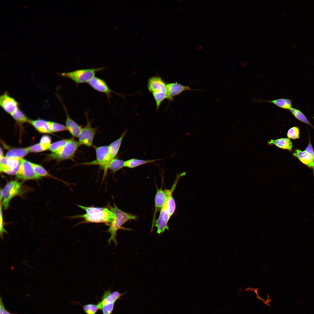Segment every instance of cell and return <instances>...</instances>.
Returning <instances> with one entry per match:
<instances>
[{"label":"cell","instance_id":"6da1fadb","mask_svg":"<svg viewBox=\"0 0 314 314\" xmlns=\"http://www.w3.org/2000/svg\"><path fill=\"white\" fill-rule=\"evenodd\" d=\"M84 210L86 213L71 216L72 218H80L83 221L79 224L85 223H104L110 226L113 221L114 214L109 209L105 207L86 206L78 205Z\"/></svg>","mask_w":314,"mask_h":314},{"label":"cell","instance_id":"7a4b0ae2","mask_svg":"<svg viewBox=\"0 0 314 314\" xmlns=\"http://www.w3.org/2000/svg\"><path fill=\"white\" fill-rule=\"evenodd\" d=\"M110 209L114 214L115 217L113 221L110 224L107 231L110 235L108 240L109 243L113 241L115 245L117 244L116 235L117 231L121 228L122 226L128 221L135 220L137 216L120 210L114 204L113 206H109Z\"/></svg>","mask_w":314,"mask_h":314},{"label":"cell","instance_id":"3957f363","mask_svg":"<svg viewBox=\"0 0 314 314\" xmlns=\"http://www.w3.org/2000/svg\"><path fill=\"white\" fill-rule=\"evenodd\" d=\"M104 67L81 69L60 74L62 76L69 78L77 84L88 83L98 72L104 69Z\"/></svg>","mask_w":314,"mask_h":314},{"label":"cell","instance_id":"277c9868","mask_svg":"<svg viewBox=\"0 0 314 314\" xmlns=\"http://www.w3.org/2000/svg\"><path fill=\"white\" fill-rule=\"evenodd\" d=\"M81 145L78 141L73 138H70L62 149L59 152L50 154L49 158L58 161L69 159L72 160L76 152Z\"/></svg>","mask_w":314,"mask_h":314},{"label":"cell","instance_id":"5b68a950","mask_svg":"<svg viewBox=\"0 0 314 314\" xmlns=\"http://www.w3.org/2000/svg\"><path fill=\"white\" fill-rule=\"evenodd\" d=\"M95 149L96 158L93 161L81 163L84 165H98L104 171V175L106 174L108 170L107 163L109 152V146H93Z\"/></svg>","mask_w":314,"mask_h":314},{"label":"cell","instance_id":"8992f818","mask_svg":"<svg viewBox=\"0 0 314 314\" xmlns=\"http://www.w3.org/2000/svg\"><path fill=\"white\" fill-rule=\"evenodd\" d=\"M85 114L87 118V124L81 129L78 138V141L81 145L90 147L92 145L97 128L92 127L91 122L89 120L88 114L85 112Z\"/></svg>","mask_w":314,"mask_h":314},{"label":"cell","instance_id":"52a82bcc","mask_svg":"<svg viewBox=\"0 0 314 314\" xmlns=\"http://www.w3.org/2000/svg\"><path fill=\"white\" fill-rule=\"evenodd\" d=\"M22 184V183L17 181H12L1 190L3 199V204L5 208L8 207L10 200L18 193Z\"/></svg>","mask_w":314,"mask_h":314},{"label":"cell","instance_id":"ba28073f","mask_svg":"<svg viewBox=\"0 0 314 314\" xmlns=\"http://www.w3.org/2000/svg\"><path fill=\"white\" fill-rule=\"evenodd\" d=\"M178 181L176 180L172 188L170 190L157 189L155 198V210L154 216L153 224L151 229L154 225L155 216L157 211L161 210L165 203L169 197L172 194Z\"/></svg>","mask_w":314,"mask_h":314},{"label":"cell","instance_id":"9c48e42d","mask_svg":"<svg viewBox=\"0 0 314 314\" xmlns=\"http://www.w3.org/2000/svg\"><path fill=\"white\" fill-rule=\"evenodd\" d=\"M16 175L17 178L24 180L38 179L40 178L35 172L31 162L23 159L20 160V167Z\"/></svg>","mask_w":314,"mask_h":314},{"label":"cell","instance_id":"30bf717a","mask_svg":"<svg viewBox=\"0 0 314 314\" xmlns=\"http://www.w3.org/2000/svg\"><path fill=\"white\" fill-rule=\"evenodd\" d=\"M0 106L3 110L10 115L19 108L18 102L5 92L0 96Z\"/></svg>","mask_w":314,"mask_h":314},{"label":"cell","instance_id":"8fae6325","mask_svg":"<svg viewBox=\"0 0 314 314\" xmlns=\"http://www.w3.org/2000/svg\"><path fill=\"white\" fill-rule=\"evenodd\" d=\"M88 83L95 90L105 94L108 100L111 97V93H115L110 89L103 79L99 77L94 76Z\"/></svg>","mask_w":314,"mask_h":314},{"label":"cell","instance_id":"7c38bea8","mask_svg":"<svg viewBox=\"0 0 314 314\" xmlns=\"http://www.w3.org/2000/svg\"><path fill=\"white\" fill-rule=\"evenodd\" d=\"M166 202L161 209L159 216L155 222V225L157 228V232L158 234L169 229L167 223L170 217L167 210Z\"/></svg>","mask_w":314,"mask_h":314},{"label":"cell","instance_id":"4fadbf2b","mask_svg":"<svg viewBox=\"0 0 314 314\" xmlns=\"http://www.w3.org/2000/svg\"><path fill=\"white\" fill-rule=\"evenodd\" d=\"M149 91L154 92H163L167 93V84L160 76H155L150 78L147 84Z\"/></svg>","mask_w":314,"mask_h":314},{"label":"cell","instance_id":"5bb4252c","mask_svg":"<svg viewBox=\"0 0 314 314\" xmlns=\"http://www.w3.org/2000/svg\"><path fill=\"white\" fill-rule=\"evenodd\" d=\"M167 99L170 101H173L174 97L184 91L196 90L191 88L188 86H184L177 83L167 84Z\"/></svg>","mask_w":314,"mask_h":314},{"label":"cell","instance_id":"9a60e30c","mask_svg":"<svg viewBox=\"0 0 314 314\" xmlns=\"http://www.w3.org/2000/svg\"><path fill=\"white\" fill-rule=\"evenodd\" d=\"M58 97L62 103L66 113V118L65 126L67 130L68 131L70 134L74 137L78 138L82 128L81 126L78 125L70 117L67 112V109L62 101L60 97Z\"/></svg>","mask_w":314,"mask_h":314},{"label":"cell","instance_id":"2e32d148","mask_svg":"<svg viewBox=\"0 0 314 314\" xmlns=\"http://www.w3.org/2000/svg\"><path fill=\"white\" fill-rule=\"evenodd\" d=\"M123 295L117 291L111 293L110 291H106L104 295L102 300L98 302L97 305L99 309L101 310L105 305L110 303H115L117 300Z\"/></svg>","mask_w":314,"mask_h":314},{"label":"cell","instance_id":"e0dca14e","mask_svg":"<svg viewBox=\"0 0 314 314\" xmlns=\"http://www.w3.org/2000/svg\"><path fill=\"white\" fill-rule=\"evenodd\" d=\"M293 155L303 164L312 169L314 176V163L308 154L305 150L302 151L299 149H295Z\"/></svg>","mask_w":314,"mask_h":314},{"label":"cell","instance_id":"ac0fdd59","mask_svg":"<svg viewBox=\"0 0 314 314\" xmlns=\"http://www.w3.org/2000/svg\"><path fill=\"white\" fill-rule=\"evenodd\" d=\"M30 123L39 132L42 133H52L49 121L43 119L30 120Z\"/></svg>","mask_w":314,"mask_h":314},{"label":"cell","instance_id":"d6986e66","mask_svg":"<svg viewBox=\"0 0 314 314\" xmlns=\"http://www.w3.org/2000/svg\"><path fill=\"white\" fill-rule=\"evenodd\" d=\"M268 143L270 145H274L277 147L283 149L291 151L292 149V144L289 138H282L275 140L272 139L269 140Z\"/></svg>","mask_w":314,"mask_h":314},{"label":"cell","instance_id":"ffe728a7","mask_svg":"<svg viewBox=\"0 0 314 314\" xmlns=\"http://www.w3.org/2000/svg\"><path fill=\"white\" fill-rule=\"evenodd\" d=\"M21 160L17 158H8L7 167L2 172L8 174H16L20 167Z\"/></svg>","mask_w":314,"mask_h":314},{"label":"cell","instance_id":"44dd1931","mask_svg":"<svg viewBox=\"0 0 314 314\" xmlns=\"http://www.w3.org/2000/svg\"><path fill=\"white\" fill-rule=\"evenodd\" d=\"M273 104L285 110H290L292 108V101L289 99L280 98L271 100L260 101Z\"/></svg>","mask_w":314,"mask_h":314},{"label":"cell","instance_id":"7402d4cb","mask_svg":"<svg viewBox=\"0 0 314 314\" xmlns=\"http://www.w3.org/2000/svg\"><path fill=\"white\" fill-rule=\"evenodd\" d=\"M160 160L161 159L144 160L131 158L125 161L124 166L130 168H133L145 164L152 163Z\"/></svg>","mask_w":314,"mask_h":314},{"label":"cell","instance_id":"603a6c76","mask_svg":"<svg viewBox=\"0 0 314 314\" xmlns=\"http://www.w3.org/2000/svg\"><path fill=\"white\" fill-rule=\"evenodd\" d=\"M29 152L27 148L12 149L7 152L6 157L8 158H17L21 159Z\"/></svg>","mask_w":314,"mask_h":314},{"label":"cell","instance_id":"cb8c5ba5","mask_svg":"<svg viewBox=\"0 0 314 314\" xmlns=\"http://www.w3.org/2000/svg\"><path fill=\"white\" fill-rule=\"evenodd\" d=\"M11 115L15 121L19 124H22L26 122H29L30 120L19 108L14 111Z\"/></svg>","mask_w":314,"mask_h":314},{"label":"cell","instance_id":"d4e9b609","mask_svg":"<svg viewBox=\"0 0 314 314\" xmlns=\"http://www.w3.org/2000/svg\"><path fill=\"white\" fill-rule=\"evenodd\" d=\"M289 110L294 117L298 120L311 126V124L310 121L301 111L297 109L292 108Z\"/></svg>","mask_w":314,"mask_h":314},{"label":"cell","instance_id":"484cf974","mask_svg":"<svg viewBox=\"0 0 314 314\" xmlns=\"http://www.w3.org/2000/svg\"><path fill=\"white\" fill-rule=\"evenodd\" d=\"M125 161L117 158H115L110 163L108 166L112 172L115 173L122 168L124 166Z\"/></svg>","mask_w":314,"mask_h":314},{"label":"cell","instance_id":"4316f807","mask_svg":"<svg viewBox=\"0 0 314 314\" xmlns=\"http://www.w3.org/2000/svg\"><path fill=\"white\" fill-rule=\"evenodd\" d=\"M69 138L62 140L54 142L51 144L49 149L53 153L59 151L68 141Z\"/></svg>","mask_w":314,"mask_h":314},{"label":"cell","instance_id":"83f0119b","mask_svg":"<svg viewBox=\"0 0 314 314\" xmlns=\"http://www.w3.org/2000/svg\"><path fill=\"white\" fill-rule=\"evenodd\" d=\"M155 100L156 110H158L163 101L167 99V93L163 92H154L152 93Z\"/></svg>","mask_w":314,"mask_h":314},{"label":"cell","instance_id":"f1b7e54d","mask_svg":"<svg viewBox=\"0 0 314 314\" xmlns=\"http://www.w3.org/2000/svg\"><path fill=\"white\" fill-rule=\"evenodd\" d=\"M32 165L36 174L40 177L52 176L41 166L31 163Z\"/></svg>","mask_w":314,"mask_h":314},{"label":"cell","instance_id":"f546056e","mask_svg":"<svg viewBox=\"0 0 314 314\" xmlns=\"http://www.w3.org/2000/svg\"><path fill=\"white\" fill-rule=\"evenodd\" d=\"M167 210L170 217L174 213L176 208V204L172 195L168 197L166 202Z\"/></svg>","mask_w":314,"mask_h":314},{"label":"cell","instance_id":"4dcf8cb0","mask_svg":"<svg viewBox=\"0 0 314 314\" xmlns=\"http://www.w3.org/2000/svg\"><path fill=\"white\" fill-rule=\"evenodd\" d=\"M287 136L289 139L296 140L300 138V131L297 126H294L290 129L287 133Z\"/></svg>","mask_w":314,"mask_h":314},{"label":"cell","instance_id":"1f68e13d","mask_svg":"<svg viewBox=\"0 0 314 314\" xmlns=\"http://www.w3.org/2000/svg\"><path fill=\"white\" fill-rule=\"evenodd\" d=\"M51 142L50 137L48 135H45L42 137L39 143L43 150L44 151L49 149L51 145Z\"/></svg>","mask_w":314,"mask_h":314},{"label":"cell","instance_id":"d6a6232c","mask_svg":"<svg viewBox=\"0 0 314 314\" xmlns=\"http://www.w3.org/2000/svg\"><path fill=\"white\" fill-rule=\"evenodd\" d=\"M49 124L52 132L67 130L66 126L62 124L50 121Z\"/></svg>","mask_w":314,"mask_h":314},{"label":"cell","instance_id":"836d02e7","mask_svg":"<svg viewBox=\"0 0 314 314\" xmlns=\"http://www.w3.org/2000/svg\"><path fill=\"white\" fill-rule=\"evenodd\" d=\"M83 309L86 314H95L99 309L97 304H93L85 305Z\"/></svg>","mask_w":314,"mask_h":314},{"label":"cell","instance_id":"e575fe53","mask_svg":"<svg viewBox=\"0 0 314 314\" xmlns=\"http://www.w3.org/2000/svg\"><path fill=\"white\" fill-rule=\"evenodd\" d=\"M115 303H110L104 305L101 310L103 314H111L114 308Z\"/></svg>","mask_w":314,"mask_h":314},{"label":"cell","instance_id":"d590c367","mask_svg":"<svg viewBox=\"0 0 314 314\" xmlns=\"http://www.w3.org/2000/svg\"><path fill=\"white\" fill-rule=\"evenodd\" d=\"M29 152H38L44 151L40 143L27 147Z\"/></svg>","mask_w":314,"mask_h":314},{"label":"cell","instance_id":"8d00e7d4","mask_svg":"<svg viewBox=\"0 0 314 314\" xmlns=\"http://www.w3.org/2000/svg\"><path fill=\"white\" fill-rule=\"evenodd\" d=\"M305 151L309 155L313 162L314 163V151L310 143H309Z\"/></svg>","mask_w":314,"mask_h":314},{"label":"cell","instance_id":"74e56055","mask_svg":"<svg viewBox=\"0 0 314 314\" xmlns=\"http://www.w3.org/2000/svg\"><path fill=\"white\" fill-rule=\"evenodd\" d=\"M5 232H6V231L5 229L3 227V214L1 210V205L0 216V233L1 238H2L3 237V234Z\"/></svg>","mask_w":314,"mask_h":314},{"label":"cell","instance_id":"f35d334b","mask_svg":"<svg viewBox=\"0 0 314 314\" xmlns=\"http://www.w3.org/2000/svg\"><path fill=\"white\" fill-rule=\"evenodd\" d=\"M5 308L3 301L0 298V314H2L4 309Z\"/></svg>","mask_w":314,"mask_h":314},{"label":"cell","instance_id":"ab89813d","mask_svg":"<svg viewBox=\"0 0 314 314\" xmlns=\"http://www.w3.org/2000/svg\"><path fill=\"white\" fill-rule=\"evenodd\" d=\"M2 314H11L10 312L7 311L5 308H4Z\"/></svg>","mask_w":314,"mask_h":314},{"label":"cell","instance_id":"60d3db41","mask_svg":"<svg viewBox=\"0 0 314 314\" xmlns=\"http://www.w3.org/2000/svg\"><path fill=\"white\" fill-rule=\"evenodd\" d=\"M3 157V151L1 148V149H0V157Z\"/></svg>","mask_w":314,"mask_h":314}]
</instances>
